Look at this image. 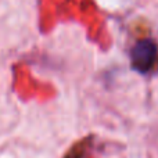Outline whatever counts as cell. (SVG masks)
I'll return each instance as SVG.
<instances>
[{
	"label": "cell",
	"instance_id": "obj_1",
	"mask_svg": "<svg viewBox=\"0 0 158 158\" xmlns=\"http://www.w3.org/2000/svg\"><path fill=\"white\" fill-rule=\"evenodd\" d=\"M158 47L156 42L151 39H143L137 42L131 52V63L132 68L136 69L140 74H146L153 68L157 60Z\"/></svg>",
	"mask_w": 158,
	"mask_h": 158
}]
</instances>
